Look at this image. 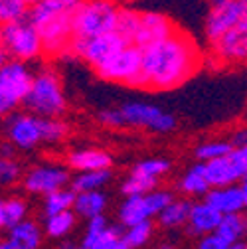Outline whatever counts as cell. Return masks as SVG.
Masks as SVG:
<instances>
[{"mask_svg": "<svg viewBox=\"0 0 247 249\" xmlns=\"http://www.w3.org/2000/svg\"><path fill=\"white\" fill-rule=\"evenodd\" d=\"M176 32H178L176 24L164 12L142 10V14H141V28H139V34H137L133 46H137L141 50H146L150 46H157V44L168 40Z\"/></svg>", "mask_w": 247, "mask_h": 249, "instance_id": "cell-13", "label": "cell"}, {"mask_svg": "<svg viewBox=\"0 0 247 249\" xmlns=\"http://www.w3.org/2000/svg\"><path fill=\"white\" fill-rule=\"evenodd\" d=\"M95 73L113 83H125L129 87H141L142 75V50L137 46H129L121 53H117L105 66L95 70Z\"/></svg>", "mask_w": 247, "mask_h": 249, "instance_id": "cell-9", "label": "cell"}, {"mask_svg": "<svg viewBox=\"0 0 247 249\" xmlns=\"http://www.w3.org/2000/svg\"><path fill=\"white\" fill-rule=\"evenodd\" d=\"M159 186V180L157 178H150V176H144L137 170L131 168L129 176L125 178V182L121 184V192L125 194V198H137V196H146L150 192L157 190Z\"/></svg>", "mask_w": 247, "mask_h": 249, "instance_id": "cell-27", "label": "cell"}, {"mask_svg": "<svg viewBox=\"0 0 247 249\" xmlns=\"http://www.w3.org/2000/svg\"><path fill=\"white\" fill-rule=\"evenodd\" d=\"M210 52L218 64H243L247 61V30L243 26L233 28L220 40L212 42Z\"/></svg>", "mask_w": 247, "mask_h": 249, "instance_id": "cell-14", "label": "cell"}, {"mask_svg": "<svg viewBox=\"0 0 247 249\" xmlns=\"http://www.w3.org/2000/svg\"><path fill=\"white\" fill-rule=\"evenodd\" d=\"M28 204L20 196H6L0 202V228L12 230L24 220H28Z\"/></svg>", "mask_w": 247, "mask_h": 249, "instance_id": "cell-23", "label": "cell"}, {"mask_svg": "<svg viewBox=\"0 0 247 249\" xmlns=\"http://www.w3.org/2000/svg\"><path fill=\"white\" fill-rule=\"evenodd\" d=\"M133 170L144 174V176H150V178H160L164 176L168 170H170V162L166 159H146V160H141L133 166Z\"/></svg>", "mask_w": 247, "mask_h": 249, "instance_id": "cell-36", "label": "cell"}, {"mask_svg": "<svg viewBox=\"0 0 247 249\" xmlns=\"http://www.w3.org/2000/svg\"><path fill=\"white\" fill-rule=\"evenodd\" d=\"M150 210L146 206V200L144 196H137V198H125L119 206V222L123 228H133V226H139L142 222H150Z\"/></svg>", "mask_w": 247, "mask_h": 249, "instance_id": "cell-21", "label": "cell"}, {"mask_svg": "<svg viewBox=\"0 0 247 249\" xmlns=\"http://www.w3.org/2000/svg\"><path fill=\"white\" fill-rule=\"evenodd\" d=\"M233 150V144L231 141H222V139H215V141H206L202 144L196 146L194 154L200 162H212V160H218V159H224L228 154H231Z\"/></svg>", "mask_w": 247, "mask_h": 249, "instance_id": "cell-31", "label": "cell"}, {"mask_svg": "<svg viewBox=\"0 0 247 249\" xmlns=\"http://www.w3.org/2000/svg\"><path fill=\"white\" fill-rule=\"evenodd\" d=\"M111 180V170H95V172H79L71 180V190L75 194L83 192H101L103 186Z\"/></svg>", "mask_w": 247, "mask_h": 249, "instance_id": "cell-29", "label": "cell"}, {"mask_svg": "<svg viewBox=\"0 0 247 249\" xmlns=\"http://www.w3.org/2000/svg\"><path fill=\"white\" fill-rule=\"evenodd\" d=\"M150 235H152V222H142L139 226H133V228L125 230L123 239H125V243L131 249H139L150 239Z\"/></svg>", "mask_w": 247, "mask_h": 249, "instance_id": "cell-35", "label": "cell"}, {"mask_svg": "<svg viewBox=\"0 0 247 249\" xmlns=\"http://www.w3.org/2000/svg\"><path fill=\"white\" fill-rule=\"evenodd\" d=\"M97 119H99L101 124L111 127V129H123V127H125V121H123V115H121L119 107H115V109H101Z\"/></svg>", "mask_w": 247, "mask_h": 249, "instance_id": "cell-38", "label": "cell"}, {"mask_svg": "<svg viewBox=\"0 0 247 249\" xmlns=\"http://www.w3.org/2000/svg\"><path fill=\"white\" fill-rule=\"evenodd\" d=\"M24 170L16 159H2L0 160V180L4 186H12L14 182L24 178Z\"/></svg>", "mask_w": 247, "mask_h": 249, "instance_id": "cell-37", "label": "cell"}, {"mask_svg": "<svg viewBox=\"0 0 247 249\" xmlns=\"http://www.w3.org/2000/svg\"><path fill=\"white\" fill-rule=\"evenodd\" d=\"M125 231L119 226H109V230H105L103 233H97V235H85L83 237V243L87 249H111L117 241L123 239Z\"/></svg>", "mask_w": 247, "mask_h": 249, "instance_id": "cell-33", "label": "cell"}, {"mask_svg": "<svg viewBox=\"0 0 247 249\" xmlns=\"http://www.w3.org/2000/svg\"><path fill=\"white\" fill-rule=\"evenodd\" d=\"M71 249H87V247H85V245H73Z\"/></svg>", "mask_w": 247, "mask_h": 249, "instance_id": "cell-48", "label": "cell"}, {"mask_svg": "<svg viewBox=\"0 0 247 249\" xmlns=\"http://www.w3.org/2000/svg\"><path fill=\"white\" fill-rule=\"evenodd\" d=\"M111 249H131V247L125 243V239H121V241H117V243H115Z\"/></svg>", "mask_w": 247, "mask_h": 249, "instance_id": "cell-43", "label": "cell"}, {"mask_svg": "<svg viewBox=\"0 0 247 249\" xmlns=\"http://www.w3.org/2000/svg\"><path fill=\"white\" fill-rule=\"evenodd\" d=\"M40 131H42V142L55 144L68 137L70 124L64 119H40Z\"/></svg>", "mask_w": 247, "mask_h": 249, "instance_id": "cell-32", "label": "cell"}, {"mask_svg": "<svg viewBox=\"0 0 247 249\" xmlns=\"http://www.w3.org/2000/svg\"><path fill=\"white\" fill-rule=\"evenodd\" d=\"M44 53V44L38 28L28 18L12 24H2V64L14 59L22 64L38 59Z\"/></svg>", "mask_w": 247, "mask_h": 249, "instance_id": "cell-3", "label": "cell"}, {"mask_svg": "<svg viewBox=\"0 0 247 249\" xmlns=\"http://www.w3.org/2000/svg\"><path fill=\"white\" fill-rule=\"evenodd\" d=\"M192 208H194V202H190L188 198H174V202L157 217V220L166 230L184 228V226H188V222H190Z\"/></svg>", "mask_w": 247, "mask_h": 249, "instance_id": "cell-22", "label": "cell"}, {"mask_svg": "<svg viewBox=\"0 0 247 249\" xmlns=\"http://www.w3.org/2000/svg\"><path fill=\"white\" fill-rule=\"evenodd\" d=\"M159 249H174V247H172V245H168V243H162Z\"/></svg>", "mask_w": 247, "mask_h": 249, "instance_id": "cell-47", "label": "cell"}, {"mask_svg": "<svg viewBox=\"0 0 247 249\" xmlns=\"http://www.w3.org/2000/svg\"><path fill=\"white\" fill-rule=\"evenodd\" d=\"M245 12V0H215L210 4L206 20H204V34L208 42H215L233 28L241 24Z\"/></svg>", "mask_w": 247, "mask_h": 249, "instance_id": "cell-11", "label": "cell"}, {"mask_svg": "<svg viewBox=\"0 0 247 249\" xmlns=\"http://www.w3.org/2000/svg\"><path fill=\"white\" fill-rule=\"evenodd\" d=\"M0 249H12V245H10V243H8L6 239H4L2 243H0Z\"/></svg>", "mask_w": 247, "mask_h": 249, "instance_id": "cell-46", "label": "cell"}, {"mask_svg": "<svg viewBox=\"0 0 247 249\" xmlns=\"http://www.w3.org/2000/svg\"><path fill=\"white\" fill-rule=\"evenodd\" d=\"M24 107L30 115L38 119H61L68 101L64 87H61L59 73L53 68L42 66L36 70L34 83L24 101Z\"/></svg>", "mask_w": 247, "mask_h": 249, "instance_id": "cell-2", "label": "cell"}, {"mask_svg": "<svg viewBox=\"0 0 247 249\" xmlns=\"http://www.w3.org/2000/svg\"><path fill=\"white\" fill-rule=\"evenodd\" d=\"M75 220H77V215H75L73 210L64 212V213H57V215H52V217H46L44 231H46V235L52 237V239L64 241V239L73 231Z\"/></svg>", "mask_w": 247, "mask_h": 249, "instance_id": "cell-28", "label": "cell"}, {"mask_svg": "<svg viewBox=\"0 0 247 249\" xmlns=\"http://www.w3.org/2000/svg\"><path fill=\"white\" fill-rule=\"evenodd\" d=\"M30 4L32 2H28V0H2L0 2V20L2 24H12L28 18Z\"/></svg>", "mask_w": 247, "mask_h": 249, "instance_id": "cell-34", "label": "cell"}, {"mask_svg": "<svg viewBox=\"0 0 247 249\" xmlns=\"http://www.w3.org/2000/svg\"><path fill=\"white\" fill-rule=\"evenodd\" d=\"M239 188H241V194H243V202H245V210H247V178H245V180H241Z\"/></svg>", "mask_w": 247, "mask_h": 249, "instance_id": "cell-42", "label": "cell"}, {"mask_svg": "<svg viewBox=\"0 0 247 249\" xmlns=\"http://www.w3.org/2000/svg\"><path fill=\"white\" fill-rule=\"evenodd\" d=\"M44 230L36 220H24L16 228L6 231V241L12 249H40L44 241Z\"/></svg>", "mask_w": 247, "mask_h": 249, "instance_id": "cell-17", "label": "cell"}, {"mask_svg": "<svg viewBox=\"0 0 247 249\" xmlns=\"http://www.w3.org/2000/svg\"><path fill=\"white\" fill-rule=\"evenodd\" d=\"M75 198H77V194L71 188H64V190H57V192L46 196L44 202H42L44 217H52V215H57V213H64V212L73 210Z\"/></svg>", "mask_w": 247, "mask_h": 249, "instance_id": "cell-30", "label": "cell"}, {"mask_svg": "<svg viewBox=\"0 0 247 249\" xmlns=\"http://www.w3.org/2000/svg\"><path fill=\"white\" fill-rule=\"evenodd\" d=\"M212 208H215L222 215L229 213H243L245 202L239 186H228V188H212L208 196L204 198Z\"/></svg>", "mask_w": 247, "mask_h": 249, "instance_id": "cell-18", "label": "cell"}, {"mask_svg": "<svg viewBox=\"0 0 247 249\" xmlns=\"http://www.w3.org/2000/svg\"><path fill=\"white\" fill-rule=\"evenodd\" d=\"M113 162L111 152L95 146L75 148L68 154V168L79 172H95V170H109Z\"/></svg>", "mask_w": 247, "mask_h": 249, "instance_id": "cell-15", "label": "cell"}, {"mask_svg": "<svg viewBox=\"0 0 247 249\" xmlns=\"http://www.w3.org/2000/svg\"><path fill=\"white\" fill-rule=\"evenodd\" d=\"M231 144H233V148H241V146L247 144V127H243V129H239V131L233 133Z\"/></svg>", "mask_w": 247, "mask_h": 249, "instance_id": "cell-41", "label": "cell"}, {"mask_svg": "<svg viewBox=\"0 0 247 249\" xmlns=\"http://www.w3.org/2000/svg\"><path fill=\"white\" fill-rule=\"evenodd\" d=\"M119 4L107 0L81 2L73 14V38H97L115 32Z\"/></svg>", "mask_w": 247, "mask_h": 249, "instance_id": "cell-5", "label": "cell"}, {"mask_svg": "<svg viewBox=\"0 0 247 249\" xmlns=\"http://www.w3.org/2000/svg\"><path fill=\"white\" fill-rule=\"evenodd\" d=\"M176 188L184 194V196H196V198H206L208 192L212 190V186L206 180V166L204 162L194 164L192 168H188L184 172L176 184Z\"/></svg>", "mask_w": 247, "mask_h": 249, "instance_id": "cell-20", "label": "cell"}, {"mask_svg": "<svg viewBox=\"0 0 247 249\" xmlns=\"http://www.w3.org/2000/svg\"><path fill=\"white\" fill-rule=\"evenodd\" d=\"M77 8L57 12V14L50 16L46 22H42L40 26H36L42 36L46 55L59 57L64 53H70V46L73 40V14L77 12Z\"/></svg>", "mask_w": 247, "mask_h": 249, "instance_id": "cell-7", "label": "cell"}, {"mask_svg": "<svg viewBox=\"0 0 247 249\" xmlns=\"http://www.w3.org/2000/svg\"><path fill=\"white\" fill-rule=\"evenodd\" d=\"M206 180L212 188H228V186H237V180H241L231 157L218 159V160H212L206 162Z\"/></svg>", "mask_w": 247, "mask_h": 249, "instance_id": "cell-19", "label": "cell"}, {"mask_svg": "<svg viewBox=\"0 0 247 249\" xmlns=\"http://www.w3.org/2000/svg\"><path fill=\"white\" fill-rule=\"evenodd\" d=\"M215 235L220 239H224L228 245L245 241L243 237L247 235V215H243V213L224 215V220H222L218 231H215Z\"/></svg>", "mask_w": 247, "mask_h": 249, "instance_id": "cell-26", "label": "cell"}, {"mask_svg": "<svg viewBox=\"0 0 247 249\" xmlns=\"http://www.w3.org/2000/svg\"><path fill=\"white\" fill-rule=\"evenodd\" d=\"M228 247L229 245L224 239H220L215 233L206 235V237H200L198 239V245H196V249H228Z\"/></svg>", "mask_w": 247, "mask_h": 249, "instance_id": "cell-40", "label": "cell"}, {"mask_svg": "<svg viewBox=\"0 0 247 249\" xmlns=\"http://www.w3.org/2000/svg\"><path fill=\"white\" fill-rule=\"evenodd\" d=\"M71 176H70V168L61 166V164H38L32 166L30 170H26L24 178H22V188L28 194L34 196H50L57 190H64L71 184ZM71 188V186H70Z\"/></svg>", "mask_w": 247, "mask_h": 249, "instance_id": "cell-10", "label": "cell"}, {"mask_svg": "<svg viewBox=\"0 0 247 249\" xmlns=\"http://www.w3.org/2000/svg\"><path fill=\"white\" fill-rule=\"evenodd\" d=\"M239 26H243L247 30V0H245V12H243V18H241V24Z\"/></svg>", "mask_w": 247, "mask_h": 249, "instance_id": "cell-45", "label": "cell"}, {"mask_svg": "<svg viewBox=\"0 0 247 249\" xmlns=\"http://www.w3.org/2000/svg\"><path fill=\"white\" fill-rule=\"evenodd\" d=\"M109 222L105 215H97V217H91L87 220V228H85V235H97V233H103L105 230H109Z\"/></svg>", "mask_w": 247, "mask_h": 249, "instance_id": "cell-39", "label": "cell"}, {"mask_svg": "<svg viewBox=\"0 0 247 249\" xmlns=\"http://www.w3.org/2000/svg\"><path fill=\"white\" fill-rule=\"evenodd\" d=\"M36 71L22 61H6L0 68V111L4 117L16 113L20 105H24L30 89L34 83Z\"/></svg>", "mask_w": 247, "mask_h": 249, "instance_id": "cell-4", "label": "cell"}, {"mask_svg": "<svg viewBox=\"0 0 247 249\" xmlns=\"http://www.w3.org/2000/svg\"><path fill=\"white\" fill-rule=\"evenodd\" d=\"M105 208H107V196L103 192H83V194H77L75 204H73L75 215L77 217H85V220L103 215Z\"/></svg>", "mask_w": 247, "mask_h": 249, "instance_id": "cell-25", "label": "cell"}, {"mask_svg": "<svg viewBox=\"0 0 247 249\" xmlns=\"http://www.w3.org/2000/svg\"><path fill=\"white\" fill-rule=\"evenodd\" d=\"M133 44H129L127 40H123L117 32L111 34H103L97 38H73L71 46H70V53L87 61V64L99 70L101 66H105L107 61H111L117 53H121L125 48H129Z\"/></svg>", "mask_w": 247, "mask_h": 249, "instance_id": "cell-6", "label": "cell"}, {"mask_svg": "<svg viewBox=\"0 0 247 249\" xmlns=\"http://www.w3.org/2000/svg\"><path fill=\"white\" fill-rule=\"evenodd\" d=\"M222 220H224V215L215 208H212L208 202H196L192 208V213H190L188 231L192 235H198V237L212 235V233L218 231Z\"/></svg>", "mask_w": 247, "mask_h": 249, "instance_id": "cell-16", "label": "cell"}, {"mask_svg": "<svg viewBox=\"0 0 247 249\" xmlns=\"http://www.w3.org/2000/svg\"><path fill=\"white\" fill-rule=\"evenodd\" d=\"M141 10L127 6V4H119V12H117V26H115V32L127 40L129 44L135 42L137 34H139V28H141Z\"/></svg>", "mask_w": 247, "mask_h": 249, "instance_id": "cell-24", "label": "cell"}, {"mask_svg": "<svg viewBox=\"0 0 247 249\" xmlns=\"http://www.w3.org/2000/svg\"><path fill=\"white\" fill-rule=\"evenodd\" d=\"M4 135L6 141L20 150H32L36 144L42 142V131H40V119L24 113H12L4 117Z\"/></svg>", "mask_w": 247, "mask_h": 249, "instance_id": "cell-12", "label": "cell"}, {"mask_svg": "<svg viewBox=\"0 0 247 249\" xmlns=\"http://www.w3.org/2000/svg\"><path fill=\"white\" fill-rule=\"evenodd\" d=\"M121 115L125 127L148 129L154 133H170L176 127V119L170 113H164L160 107L146 101H129L121 105Z\"/></svg>", "mask_w": 247, "mask_h": 249, "instance_id": "cell-8", "label": "cell"}, {"mask_svg": "<svg viewBox=\"0 0 247 249\" xmlns=\"http://www.w3.org/2000/svg\"><path fill=\"white\" fill-rule=\"evenodd\" d=\"M202 66L198 44L178 28L168 40L142 50L141 87L154 91H170L188 81Z\"/></svg>", "mask_w": 247, "mask_h": 249, "instance_id": "cell-1", "label": "cell"}, {"mask_svg": "<svg viewBox=\"0 0 247 249\" xmlns=\"http://www.w3.org/2000/svg\"><path fill=\"white\" fill-rule=\"evenodd\" d=\"M228 249H247V241H239V243H233V245H229Z\"/></svg>", "mask_w": 247, "mask_h": 249, "instance_id": "cell-44", "label": "cell"}]
</instances>
